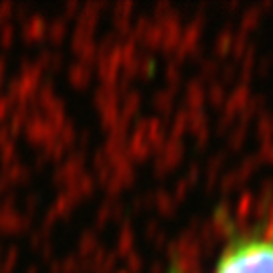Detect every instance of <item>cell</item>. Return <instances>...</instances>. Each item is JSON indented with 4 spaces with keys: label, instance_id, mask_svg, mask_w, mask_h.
Instances as JSON below:
<instances>
[{
    "label": "cell",
    "instance_id": "cell-1",
    "mask_svg": "<svg viewBox=\"0 0 273 273\" xmlns=\"http://www.w3.org/2000/svg\"><path fill=\"white\" fill-rule=\"evenodd\" d=\"M215 273H273V237L263 233L233 237L221 251Z\"/></svg>",
    "mask_w": 273,
    "mask_h": 273
}]
</instances>
